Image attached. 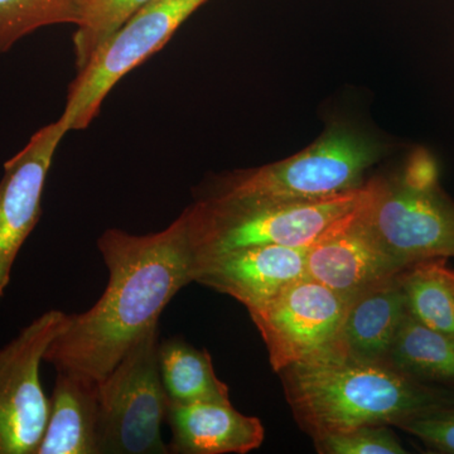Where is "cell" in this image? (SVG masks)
Listing matches in <instances>:
<instances>
[{
    "label": "cell",
    "instance_id": "1",
    "mask_svg": "<svg viewBox=\"0 0 454 454\" xmlns=\"http://www.w3.org/2000/svg\"><path fill=\"white\" fill-rule=\"evenodd\" d=\"M107 284L91 309L66 315L46 349L57 372L101 381L121 363L182 288L193 282V258L184 211L162 231L134 235L107 229L98 239Z\"/></svg>",
    "mask_w": 454,
    "mask_h": 454
},
{
    "label": "cell",
    "instance_id": "2",
    "mask_svg": "<svg viewBox=\"0 0 454 454\" xmlns=\"http://www.w3.org/2000/svg\"><path fill=\"white\" fill-rule=\"evenodd\" d=\"M278 373L295 420L312 439L365 426L397 427L454 403V391L340 345Z\"/></svg>",
    "mask_w": 454,
    "mask_h": 454
},
{
    "label": "cell",
    "instance_id": "3",
    "mask_svg": "<svg viewBox=\"0 0 454 454\" xmlns=\"http://www.w3.org/2000/svg\"><path fill=\"white\" fill-rule=\"evenodd\" d=\"M366 184L319 201H269L207 195L184 210L193 258L203 260L247 247H309L360 207Z\"/></svg>",
    "mask_w": 454,
    "mask_h": 454
},
{
    "label": "cell",
    "instance_id": "4",
    "mask_svg": "<svg viewBox=\"0 0 454 454\" xmlns=\"http://www.w3.org/2000/svg\"><path fill=\"white\" fill-rule=\"evenodd\" d=\"M385 148L364 131L333 122L300 153L221 179L212 196L269 201H319L356 191Z\"/></svg>",
    "mask_w": 454,
    "mask_h": 454
},
{
    "label": "cell",
    "instance_id": "5",
    "mask_svg": "<svg viewBox=\"0 0 454 454\" xmlns=\"http://www.w3.org/2000/svg\"><path fill=\"white\" fill-rule=\"evenodd\" d=\"M160 345V324H155L98 381V454H169L162 438L168 397Z\"/></svg>",
    "mask_w": 454,
    "mask_h": 454
},
{
    "label": "cell",
    "instance_id": "6",
    "mask_svg": "<svg viewBox=\"0 0 454 454\" xmlns=\"http://www.w3.org/2000/svg\"><path fill=\"white\" fill-rule=\"evenodd\" d=\"M358 216L382 247L406 267L454 258V202L439 181L419 182L399 172L366 182Z\"/></svg>",
    "mask_w": 454,
    "mask_h": 454
},
{
    "label": "cell",
    "instance_id": "7",
    "mask_svg": "<svg viewBox=\"0 0 454 454\" xmlns=\"http://www.w3.org/2000/svg\"><path fill=\"white\" fill-rule=\"evenodd\" d=\"M206 2L152 0L134 14L82 70H77L59 118L66 129H86L116 83L162 50L179 27Z\"/></svg>",
    "mask_w": 454,
    "mask_h": 454
},
{
    "label": "cell",
    "instance_id": "8",
    "mask_svg": "<svg viewBox=\"0 0 454 454\" xmlns=\"http://www.w3.org/2000/svg\"><path fill=\"white\" fill-rule=\"evenodd\" d=\"M349 301L306 276L247 309L267 346L274 372L337 348Z\"/></svg>",
    "mask_w": 454,
    "mask_h": 454
},
{
    "label": "cell",
    "instance_id": "9",
    "mask_svg": "<svg viewBox=\"0 0 454 454\" xmlns=\"http://www.w3.org/2000/svg\"><path fill=\"white\" fill-rule=\"evenodd\" d=\"M65 318L47 310L0 348V454L37 452L50 411L41 364Z\"/></svg>",
    "mask_w": 454,
    "mask_h": 454
},
{
    "label": "cell",
    "instance_id": "10",
    "mask_svg": "<svg viewBox=\"0 0 454 454\" xmlns=\"http://www.w3.org/2000/svg\"><path fill=\"white\" fill-rule=\"evenodd\" d=\"M67 133L59 119L33 134L25 148L4 164L0 181V300L18 254L41 219L47 176Z\"/></svg>",
    "mask_w": 454,
    "mask_h": 454
},
{
    "label": "cell",
    "instance_id": "11",
    "mask_svg": "<svg viewBox=\"0 0 454 454\" xmlns=\"http://www.w3.org/2000/svg\"><path fill=\"white\" fill-rule=\"evenodd\" d=\"M357 211L310 245L306 259L307 277L349 300L409 268L382 247Z\"/></svg>",
    "mask_w": 454,
    "mask_h": 454
},
{
    "label": "cell",
    "instance_id": "12",
    "mask_svg": "<svg viewBox=\"0 0 454 454\" xmlns=\"http://www.w3.org/2000/svg\"><path fill=\"white\" fill-rule=\"evenodd\" d=\"M309 247H247L197 260L193 282L230 295L252 309L306 277Z\"/></svg>",
    "mask_w": 454,
    "mask_h": 454
},
{
    "label": "cell",
    "instance_id": "13",
    "mask_svg": "<svg viewBox=\"0 0 454 454\" xmlns=\"http://www.w3.org/2000/svg\"><path fill=\"white\" fill-rule=\"evenodd\" d=\"M166 422L173 454H247L265 437L259 418L239 413L232 404L168 402Z\"/></svg>",
    "mask_w": 454,
    "mask_h": 454
},
{
    "label": "cell",
    "instance_id": "14",
    "mask_svg": "<svg viewBox=\"0 0 454 454\" xmlns=\"http://www.w3.org/2000/svg\"><path fill=\"white\" fill-rule=\"evenodd\" d=\"M98 381L57 372L49 419L35 454H98Z\"/></svg>",
    "mask_w": 454,
    "mask_h": 454
},
{
    "label": "cell",
    "instance_id": "15",
    "mask_svg": "<svg viewBox=\"0 0 454 454\" xmlns=\"http://www.w3.org/2000/svg\"><path fill=\"white\" fill-rule=\"evenodd\" d=\"M400 274L352 298L340 331V348L357 357L387 361L409 313Z\"/></svg>",
    "mask_w": 454,
    "mask_h": 454
},
{
    "label": "cell",
    "instance_id": "16",
    "mask_svg": "<svg viewBox=\"0 0 454 454\" xmlns=\"http://www.w3.org/2000/svg\"><path fill=\"white\" fill-rule=\"evenodd\" d=\"M387 361L415 380L454 391V334L432 330L409 313Z\"/></svg>",
    "mask_w": 454,
    "mask_h": 454
},
{
    "label": "cell",
    "instance_id": "17",
    "mask_svg": "<svg viewBox=\"0 0 454 454\" xmlns=\"http://www.w3.org/2000/svg\"><path fill=\"white\" fill-rule=\"evenodd\" d=\"M160 369L168 402L231 404L229 387L217 378L212 357L182 339L160 340Z\"/></svg>",
    "mask_w": 454,
    "mask_h": 454
},
{
    "label": "cell",
    "instance_id": "18",
    "mask_svg": "<svg viewBox=\"0 0 454 454\" xmlns=\"http://www.w3.org/2000/svg\"><path fill=\"white\" fill-rule=\"evenodd\" d=\"M409 315L441 333L454 334V293L446 276V259L417 262L400 274Z\"/></svg>",
    "mask_w": 454,
    "mask_h": 454
},
{
    "label": "cell",
    "instance_id": "19",
    "mask_svg": "<svg viewBox=\"0 0 454 454\" xmlns=\"http://www.w3.org/2000/svg\"><path fill=\"white\" fill-rule=\"evenodd\" d=\"M152 0H80L74 35V59L82 70L106 41Z\"/></svg>",
    "mask_w": 454,
    "mask_h": 454
},
{
    "label": "cell",
    "instance_id": "20",
    "mask_svg": "<svg viewBox=\"0 0 454 454\" xmlns=\"http://www.w3.org/2000/svg\"><path fill=\"white\" fill-rule=\"evenodd\" d=\"M80 0H0V55L26 35L55 25H76Z\"/></svg>",
    "mask_w": 454,
    "mask_h": 454
},
{
    "label": "cell",
    "instance_id": "21",
    "mask_svg": "<svg viewBox=\"0 0 454 454\" xmlns=\"http://www.w3.org/2000/svg\"><path fill=\"white\" fill-rule=\"evenodd\" d=\"M321 454H405L389 426H365L313 439Z\"/></svg>",
    "mask_w": 454,
    "mask_h": 454
},
{
    "label": "cell",
    "instance_id": "22",
    "mask_svg": "<svg viewBox=\"0 0 454 454\" xmlns=\"http://www.w3.org/2000/svg\"><path fill=\"white\" fill-rule=\"evenodd\" d=\"M419 439L432 452L454 454V403L396 427Z\"/></svg>",
    "mask_w": 454,
    "mask_h": 454
},
{
    "label": "cell",
    "instance_id": "23",
    "mask_svg": "<svg viewBox=\"0 0 454 454\" xmlns=\"http://www.w3.org/2000/svg\"><path fill=\"white\" fill-rule=\"evenodd\" d=\"M446 276L448 282H450V286H452V291L454 293V270L446 267Z\"/></svg>",
    "mask_w": 454,
    "mask_h": 454
}]
</instances>
